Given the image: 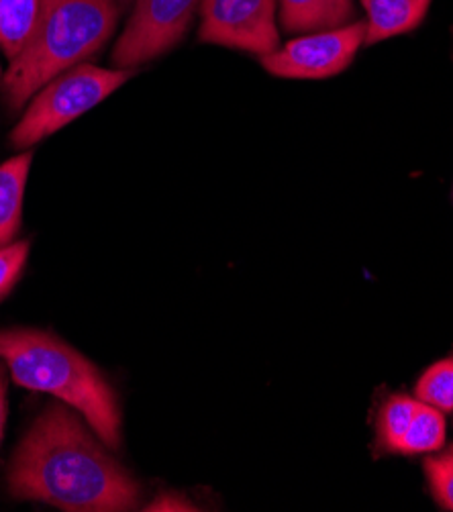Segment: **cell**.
<instances>
[{
	"mask_svg": "<svg viewBox=\"0 0 453 512\" xmlns=\"http://www.w3.org/2000/svg\"><path fill=\"white\" fill-rule=\"evenodd\" d=\"M100 443L68 404H49L13 453L11 496L68 512L137 508L139 484Z\"/></svg>",
	"mask_w": 453,
	"mask_h": 512,
	"instance_id": "cell-1",
	"label": "cell"
},
{
	"mask_svg": "<svg viewBox=\"0 0 453 512\" xmlns=\"http://www.w3.org/2000/svg\"><path fill=\"white\" fill-rule=\"evenodd\" d=\"M0 360L15 384L56 396L82 415L109 449L121 447L117 392L74 347L45 331L5 329L0 331Z\"/></svg>",
	"mask_w": 453,
	"mask_h": 512,
	"instance_id": "cell-2",
	"label": "cell"
},
{
	"mask_svg": "<svg viewBox=\"0 0 453 512\" xmlns=\"http://www.w3.org/2000/svg\"><path fill=\"white\" fill-rule=\"evenodd\" d=\"M119 17V0H39L33 31L0 78L9 109L21 111L49 80L103 49Z\"/></svg>",
	"mask_w": 453,
	"mask_h": 512,
	"instance_id": "cell-3",
	"label": "cell"
},
{
	"mask_svg": "<svg viewBox=\"0 0 453 512\" xmlns=\"http://www.w3.org/2000/svg\"><path fill=\"white\" fill-rule=\"evenodd\" d=\"M131 76V70L78 64L49 80L33 94L21 121L11 131V145L23 151L31 149L98 107Z\"/></svg>",
	"mask_w": 453,
	"mask_h": 512,
	"instance_id": "cell-4",
	"label": "cell"
},
{
	"mask_svg": "<svg viewBox=\"0 0 453 512\" xmlns=\"http://www.w3.org/2000/svg\"><path fill=\"white\" fill-rule=\"evenodd\" d=\"M200 5L203 0H135L113 49L115 68L133 70L166 54L188 33Z\"/></svg>",
	"mask_w": 453,
	"mask_h": 512,
	"instance_id": "cell-5",
	"label": "cell"
},
{
	"mask_svg": "<svg viewBox=\"0 0 453 512\" xmlns=\"http://www.w3.org/2000/svg\"><path fill=\"white\" fill-rule=\"evenodd\" d=\"M366 43V21L307 33L260 58L266 72L292 80H323L343 72Z\"/></svg>",
	"mask_w": 453,
	"mask_h": 512,
	"instance_id": "cell-6",
	"label": "cell"
},
{
	"mask_svg": "<svg viewBox=\"0 0 453 512\" xmlns=\"http://www.w3.org/2000/svg\"><path fill=\"white\" fill-rule=\"evenodd\" d=\"M278 0H203L198 41L260 58L280 47Z\"/></svg>",
	"mask_w": 453,
	"mask_h": 512,
	"instance_id": "cell-7",
	"label": "cell"
},
{
	"mask_svg": "<svg viewBox=\"0 0 453 512\" xmlns=\"http://www.w3.org/2000/svg\"><path fill=\"white\" fill-rule=\"evenodd\" d=\"M33 151H21L0 164V247L15 243L23 223V198Z\"/></svg>",
	"mask_w": 453,
	"mask_h": 512,
	"instance_id": "cell-8",
	"label": "cell"
},
{
	"mask_svg": "<svg viewBox=\"0 0 453 512\" xmlns=\"http://www.w3.org/2000/svg\"><path fill=\"white\" fill-rule=\"evenodd\" d=\"M280 23L288 33H315L354 19L351 0H278Z\"/></svg>",
	"mask_w": 453,
	"mask_h": 512,
	"instance_id": "cell-9",
	"label": "cell"
},
{
	"mask_svg": "<svg viewBox=\"0 0 453 512\" xmlns=\"http://www.w3.org/2000/svg\"><path fill=\"white\" fill-rule=\"evenodd\" d=\"M366 11V45L413 31L431 0H360Z\"/></svg>",
	"mask_w": 453,
	"mask_h": 512,
	"instance_id": "cell-10",
	"label": "cell"
},
{
	"mask_svg": "<svg viewBox=\"0 0 453 512\" xmlns=\"http://www.w3.org/2000/svg\"><path fill=\"white\" fill-rule=\"evenodd\" d=\"M39 0H0V49L9 58L19 56L37 21Z\"/></svg>",
	"mask_w": 453,
	"mask_h": 512,
	"instance_id": "cell-11",
	"label": "cell"
},
{
	"mask_svg": "<svg viewBox=\"0 0 453 512\" xmlns=\"http://www.w3.org/2000/svg\"><path fill=\"white\" fill-rule=\"evenodd\" d=\"M445 441V419L435 406H429L419 400L417 413L411 421V427L400 443V453H429L441 449Z\"/></svg>",
	"mask_w": 453,
	"mask_h": 512,
	"instance_id": "cell-12",
	"label": "cell"
},
{
	"mask_svg": "<svg viewBox=\"0 0 453 512\" xmlns=\"http://www.w3.org/2000/svg\"><path fill=\"white\" fill-rule=\"evenodd\" d=\"M417 406L419 400L407 396H390L384 402L378 415V443L382 449L400 453V443L411 427Z\"/></svg>",
	"mask_w": 453,
	"mask_h": 512,
	"instance_id": "cell-13",
	"label": "cell"
},
{
	"mask_svg": "<svg viewBox=\"0 0 453 512\" xmlns=\"http://www.w3.org/2000/svg\"><path fill=\"white\" fill-rule=\"evenodd\" d=\"M415 394L421 402L439 408L441 413L453 411V357L431 366L421 376Z\"/></svg>",
	"mask_w": 453,
	"mask_h": 512,
	"instance_id": "cell-14",
	"label": "cell"
},
{
	"mask_svg": "<svg viewBox=\"0 0 453 512\" xmlns=\"http://www.w3.org/2000/svg\"><path fill=\"white\" fill-rule=\"evenodd\" d=\"M425 472L435 500L443 508L453 510V445L443 453L425 459Z\"/></svg>",
	"mask_w": 453,
	"mask_h": 512,
	"instance_id": "cell-15",
	"label": "cell"
},
{
	"mask_svg": "<svg viewBox=\"0 0 453 512\" xmlns=\"http://www.w3.org/2000/svg\"><path fill=\"white\" fill-rule=\"evenodd\" d=\"M29 247V239L0 247V300H5L11 294L17 280L21 278V272L29 258Z\"/></svg>",
	"mask_w": 453,
	"mask_h": 512,
	"instance_id": "cell-16",
	"label": "cell"
},
{
	"mask_svg": "<svg viewBox=\"0 0 453 512\" xmlns=\"http://www.w3.org/2000/svg\"><path fill=\"white\" fill-rule=\"evenodd\" d=\"M145 510H149V512H172V510L190 512V510H198V508L178 494H160L156 500H151L145 506Z\"/></svg>",
	"mask_w": 453,
	"mask_h": 512,
	"instance_id": "cell-17",
	"label": "cell"
},
{
	"mask_svg": "<svg viewBox=\"0 0 453 512\" xmlns=\"http://www.w3.org/2000/svg\"><path fill=\"white\" fill-rule=\"evenodd\" d=\"M5 425H7V374H5V362H0V443L5 437Z\"/></svg>",
	"mask_w": 453,
	"mask_h": 512,
	"instance_id": "cell-18",
	"label": "cell"
},
{
	"mask_svg": "<svg viewBox=\"0 0 453 512\" xmlns=\"http://www.w3.org/2000/svg\"><path fill=\"white\" fill-rule=\"evenodd\" d=\"M0 78H3V66H0Z\"/></svg>",
	"mask_w": 453,
	"mask_h": 512,
	"instance_id": "cell-19",
	"label": "cell"
}]
</instances>
